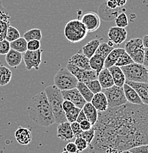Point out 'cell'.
I'll return each mask as SVG.
<instances>
[{
    "instance_id": "6da1fadb",
    "label": "cell",
    "mask_w": 148,
    "mask_h": 153,
    "mask_svg": "<svg viewBox=\"0 0 148 153\" xmlns=\"http://www.w3.org/2000/svg\"><path fill=\"white\" fill-rule=\"evenodd\" d=\"M87 153H120L148 144V105L126 104L98 113Z\"/></svg>"
},
{
    "instance_id": "7a4b0ae2",
    "label": "cell",
    "mask_w": 148,
    "mask_h": 153,
    "mask_svg": "<svg viewBox=\"0 0 148 153\" xmlns=\"http://www.w3.org/2000/svg\"><path fill=\"white\" fill-rule=\"evenodd\" d=\"M27 111L30 119L40 126L48 127L55 122L52 110L44 91L32 97Z\"/></svg>"
},
{
    "instance_id": "3957f363",
    "label": "cell",
    "mask_w": 148,
    "mask_h": 153,
    "mask_svg": "<svg viewBox=\"0 0 148 153\" xmlns=\"http://www.w3.org/2000/svg\"><path fill=\"white\" fill-rule=\"evenodd\" d=\"M47 95V100L52 110L55 121L57 124L67 122L63 110V102L64 101L62 91L55 85H49L44 91Z\"/></svg>"
},
{
    "instance_id": "277c9868",
    "label": "cell",
    "mask_w": 148,
    "mask_h": 153,
    "mask_svg": "<svg viewBox=\"0 0 148 153\" xmlns=\"http://www.w3.org/2000/svg\"><path fill=\"white\" fill-rule=\"evenodd\" d=\"M88 32L81 20L73 19L66 23L64 28V36L71 43H78L86 37Z\"/></svg>"
},
{
    "instance_id": "5b68a950",
    "label": "cell",
    "mask_w": 148,
    "mask_h": 153,
    "mask_svg": "<svg viewBox=\"0 0 148 153\" xmlns=\"http://www.w3.org/2000/svg\"><path fill=\"white\" fill-rule=\"evenodd\" d=\"M126 80L134 82H148L147 68L144 65L133 63L121 67Z\"/></svg>"
},
{
    "instance_id": "8992f818",
    "label": "cell",
    "mask_w": 148,
    "mask_h": 153,
    "mask_svg": "<svg viewBox=\"0 0 148 153\" xmlns=\"http://www.w3.org/2000/svg\"><path fill=\"white\" fill-rule=\"evenodd\" d=\"M54 82V85L63 91L75 88L78 83V80L67 68H62L55 74Z\"/></svg>"
},
{
    "instance_id": "52a82bcc",
    "label": "cell",
    "mask_w": 148,
    "mask_h": 153,
    "mask_svg": "<svg viewBox=\"0 0 148 153\" xmlns=\"http://www.w3.org/2000/svg\"><path fill=\"white\" fill-rule=\"evenodd\" d=\"M124 49L134 63L143 65L145 48L143 45L141 38H135L129 40L125 44Z\"/></svg>"
},
{
    "instance_id": "ba28073f",
    "label": "cell",
    "mask_w": 148,
    "mask_h": 153,
    "mask_svg": "<svg viewBox=\"0 0 148 153\" xmlns=\"http://www.w3.org/2000/svg\"><path fill=\"white\" fill-rule=\"evenodd\" d=\"M102 92L107 98L109 108H117L128 102L122 87L114 85L109 88L103 89Z\"/></svg>"
},
{
    "instance_id": "9c48e42d",
    "label": "cell",
    "mask_w": 148,
    "mask_h": 153,
    "mask_svg": "<svg viewBox=\"0 0 148 153\" xmlns=\"http://www.w3.org/2000/svg\"><path fill=\"white\" fill-rule=\"evenodd\" d=\"M66 68L73 74L78 82H86L89 81L94 80V79H97V74L95 71L91 69V70H85L80 68L78 67L74 66L70 63H67Z\"/></svg>"
},
{
    "instance_id": "30bf717a",
    "label": "cell",
    "mask_w": 148,
    "mask_h": 153,
    "mask_svg": "<svg viewBox=\"0 0 148 153\" xmlns=\"http://www.w3.org/2000/svg\"><path fill=\"white\" fill-rule=\"evenodd\" d=\"M42 52L43 51L41 49L37 51L27 50L24 53L23 60L28 71H31L33 68L36 69V71L39 70L40 65L41 63Z\"/></svg>"
},
{
    "instance_id": "8fae6325",
    "label": "cell",
    "mask_w": 148,
    "mask_h": 153,
    "mask_svg": "<svg viewBox=\"0 0 148 153\" xmlns=\"http://www.w3.org/2000/svg\"><path fill=\"white\" fill-rule=\"evenodd\" d=\"M81 22L86 27L88 33H93L100 27L101 19L97 13L89 11L83 16Z\"/></svg>"
},
{
    "instance_id": "7c38bea8",
    "label": "cell",
    "mask_w": 148,
    "mask_h": 153,
    "mask_svg": "<svg viewBox=\"0 0 148 153\" xmlns=\"http://www.w3.org/2000/svg\"><path fill=\"white\" fill-rule=\"evenodd\" d=\"M62 95H63L64 100H69L74 105V106L81 110L86 103V101L84 100L83 97L81 96L79 91L76 88L71 89V90L63 91Z\"/></svg>"
},
{
    "instance_id": "4fadbf2b",
    "label": "cell",
    "mask_w": 148,
    "mask_h": 153,
    "mask_svg": "<svg viewBox=\"0 0 148 153\" xmlns=\"http://www.w3.org/2000/svg\"><path fill=\"white\" fill-rule=\"evenodd\" d=\"M122 13V7L116 9H111L106 5V1H103L98 9V15L100 19L106 22H111L115 20L119 13Z\"/></svg>"
},
{
    "instance_id": "5bb4252c",
    "label": "cell",
    "mask_w": 148,
    "mask_h": 153,
    "mask_svg": "<svg viewBox=\"0 0 148 153\" xmlns=\"http://www.w3.org/2000/svg\"><path fill=\"white\" fill-rule=\"evenodd\" d=\"M127 36H128V32L125 28L118 27L117 26L110 28L108 33L109 41L116 45H120L124 41H125Z\"/></svg>"
},
{
    "instance_id": "9a60e30c",
    "label": "cell",
    "mask_w": 148,
    "mask_h": 153,
    "mask_svg": "<svg viewBox=\"0 0 148 153\" xmlns=\"http://www.w3.org/2000/svg\"><path fill=\"white\" fill-rule=\"evenodd\" d=\"M125 83L136 91L143 104L148 105V82H134L126 80Z\"/></svg>"
},
{
    "instance_id": "2e32d148",
    "label": "cell",
    "mask_w": 148,
    "mask_h": 153,
    "mask_svg": "<svg viewBox=\"0 0 148 153\" xmlns=\"http://www.w3.org/2000/svg\"><path fill=\"white\" fill-rule=\"evenodd\" d=\"M57 136L62 141H69L74 138V134L71 128V124L68 122H62L57 127Z\"/></svg>"
},
{
    "instance_id": "e0dca14e",
    "label": "cell",
    "mask_w": 148,
    "mask_h": 153,
    "mask_svg": "<svg viewBox=\"0 0 148 153\" xmlns=\"http://www.w3.org/2000/svg\"><path fill=\"white\" fill-rule=\"evenodd\" d=\"M68 63L74 65L82 69L91 70L90 66H89V59L80 52H77L70 57Z\"/></svg>"
},
{
    "instance_id": "ac0fdd59",
    "label": "cell",
    "mask_w": 148,
    "mask_h": 153,
    "mask_svg": "<svg viewBox=\"0 0 148 153\" xmlns=\"http://www.w3.org/2000/svg\"><path fill=\"white\" fill-rule=\"evenodd\" d=\"M91 103L96 108L98 113L105 112L109 108V103H108L107 98H106V95L103 92H100V93L94 95L93 98L91 101Z\"/></svg>"
},
{
    "instance_id": "d6986e66",
    "label": "cell",
    "mask_w": 148,
    "mask_h": 153,
    "mask_svg": "<svg viewBox=\"0 0 148 153\" xmlns=\"http://www.w3.org/2000/svg\"><path fill=\"white\" fill-rule=\"evenodd\" d=\"M14 135L17 142L22 145H28L33 138L30 130L25 127H19L15 131Z\"/></svg>"
},
{
    "instance_id": "ffe728a7",
    "label": "cell",
    "mask_w": 148,
    "mask_h": 153,
    "mask_svg": "<svg viewBox=\"0 0 148 153\" xmlns=\"http://www.w3.org/2000/svg\"><path fill=\"white\" fill-rule=\"evenodd\" d=\"M97 79L103 89L109 88L114 85L112 76H111V73L108 68H104L99 73Z\"/></svg>"
},
{
    "instance_id": "44dd1931",
    "label": "cell",
    "mask_w": 148,
    "mask_h": 153,
    "mask_svg": "<svg viewBox=\"0 0 148 153\" xmlns=\"http://www.w3.org/2000/svg\"><path fill=\"white\" fill-rule=\"evenodd\" d=\"M108 69L112 76L114 85H117L118 87H123V85L125 84L126 79H125V74L120 67L114 66Z\"/></svg>"
},
{
    "instance_id": "7402d4cb",
    "label": "cell",
    "mask_w": 148,
    "mask_h": 153,
    "mask_svg": "<svg viewBox=\"0 0 148 153\" xmlns=\"http://www.w3.org/2000/svg\"><path fill=\"white\" fill-rule=\"evenodd\" d=\"M122 88H123L124 93H125L128 102L133 105H143L142 101L140 99L139 96L138 95V94L136 93V91L133 88L130 87L126 83L123 85Z\"/></svg>"
},
{
    "instance_id": "603a6c76",
    "label": "cell",
    "mask_w": 148,
    "mask_h": 153,
    "mask_svg": "<svg viewBox=\"0 0 148 153\" xmlns=\"http://www.w3.org/2000/svg\"><path fill=\"white\" fill-rule=\"evenodd\" d=\"M22 60H23V55L12 49L5 55L6 63L13 68H16L19 66Z\"/></svg>"
},
{
    "instance_id": "cb8c5ba5",
    "label": "cell",
    "mask_w": 148,
    "mask_h": 153,
    "mask_svg": "<svg viewBox=\"0 0 148 153\" xmlns=\"http://www.w3.org/2000/svg\"><path fill=\"white\" fill-rule=\"evenodd\" d=\"M124 52H125V49H123V48H117V49H113L111 53L108 55L106 60H105L104 68H109L111 67L115 66L119 56Z\"/></svg>"
},
{
    "instance_id": "d4e9b609",
    "label": "cell",
    "mask_w": 148,
    "mask_h": 153,
    "mask_svg": "<svg viewBox=\"0 0 148 153\" xmlns=\"http://www.w3.org/2000/svg\"><path fill=\"white\" fill-rule=\"evenodd\" d=\"M82 110L86 116L87 120L92 125H94L98 119V111H97L96 108L91 102H86Z\"/></svg>"
},
{
    "instance_id": "484cf974",
    "label": "cell",
    "mask_w": 148,
    "mask_h": 153,
    "mask_svg": "<svg viewBox=\"0 0 148 153\" xmlns=\"http://www.w3.org/2000/svg\"><path fill=\"white\" fill-rule=\"evenodd\" d=\"M100 42L98 39H93L91 41H89L86 45L83 46L82 49V53L85 55L86 57L90 59L93 56L96 51L97 50L99 46H100Z\"/></svg>"
},
{
    "instance_id": "4316f807",
    "label": "cell",
    "mask_w": 148,
    "mask_h": 153,
    "mask_svg": "<svg viewBox=\"0 0 148 153\" xmlns=\"http://www.w3.org/2000/svg\"><path fill=\"white\" fill-rule=\"evenodd\" d=\"M104 63L105 59L97 54H94L89 59V66H90L91 69L96 71L97 75L104 68Z\"/></svg>"
},
{
    "instance_id": "83f0119b",
    "label": "cell",
    "mask_w": 148,
    "mask_h": 153,
    "mask_svg": "<svg viewBox=\"0 0 148 153\" xmlns=\"http://www.w3.org/2000/svg\"><path fill=\"white\" fill-rule=\"evenodd\" d=\"M12 78V71L4 65H0V86L7 85Z\"/></svg>"
},
{
    "instance_id": "f1b7e54d",
    "label": "cell",
    "mask_w": 148,
    "mask_h": 153,
    "mask_svg": "<svg viewBox=\"0 0 148 153\" xmlns=\"http://www.w3.org/2000/svg\"><path fill=\"white\" fill-rule=\"evenodd\" d=\"M76 88L79 91L80 94L83 97L84 100L86 101V102H91L94 94L89 90V88L84 82H78L77 86H76Z\"/></svg>"
},
{
    "instance_id": "f546056e",
    "label": "cell",
    "mask_w": 148,
    "mask_h": 153,
    "mask_svg": "<svg viewBox=\"0 0 148 153\" xmlns=\"http://www.w3.org/2000/svg\"><path fill=\"white\" fill-rule=\"evenodd\" d=\"M10 48L22 54L25 53L28 50V41L24 38L21 37L10 43Z\"/></svg>"
},
{
    "instance_id": "4dcf8cb0",
    "label": "cell",
    "mask_w": 148,
    "mask_h": 153,
    "mask_svg": "<svg viewBox=\"0 0 148 153\" xmlns=\"http://www.w3.org/2000/svg\"><path fill=\"white\" fill-rule=\"evenodd\" d=\"M24 38L27 41H33V40H37V41H41L42 38V33L40 29H31L25 33L24 34Z\"/></svg>"
},
{
    "instance_id": "1f68e13d",
    "label": "cell",
    "mask_w": 148,
    "mask_h": 153,
    "mask_svg": "<svg viewBox=\"0 0 148 153\" xmlns=\"http://www.w3.org/2000/svg\"><path fill=\"white\" fill-rule=\"evenodd\" d=\"M114 49V47L110 45L109 43H102L99 46L97 50L96 51V53L95 54L100 55V56H101L103 58L106 60L108 55L111 53V51Z\"/></svg>"
},
{
    "instance_id": "d6a6232c",
    "label": "cell",
    "mask_w": 148,
    "mask_h": 153,
    "mask_svg": "<svg viewBox=\"0 0 148 153\" xmlns=\"http://www.w3.org/2000/svg\"><path fill=\"white\" fill-rule=\"evenodd\" d=\"M134 62L133 61V60L131 59V57H130V55L127 53L126 52H123L122 55H120L119 57V59L117 60V63H116L115 66H118V67H123V66H126L128 65L131 64V63H133Z\"/></svg>"
},
{
    "instance_id": "836d02e7",
    "label": "cell",
    "mask_w": 148,
    "mask_h": 153,
    "mask_svg": "<svg viewBox=\"0 0 148 153\" xmlns=\"http://www.w3.org/2000/svg\"><path fill=\"white\" fill-rule=\"evenodd\" d=\"M19 38H21L19 31L16 27L10 25V26L8 27V28H7L5 39L7 40V41L11 43L13 42V41H16V40L19 39Z\"/></svg>"
},
{
    "instance_id": "e575fe53",
    "label": "cell",
    "mask_w": 148,
    "mask_h": 153,
    "mask_svg": "<svg viewBox=\"0 0 148 153\" xmlns=\"http://www.w3.org/2000/svg\"><path fill=\"white\" fill-rule=\"evenodd\" d=\"M81 109L77 108V107H74L72 109H71L70 111L66 112L65 114V116H66V121L70 124L73 123V122H76L77 119V116L80 112Z\"/></svg>"
},
{
    "instance_id": "d590c367",
    "label": "cell",
    "mask_w": 148,
    "mask_h": 153,
    "mask_svg": "<svg viewBox=\"0 0 148 153\" xmlns=\"http://www.w3.org/2000/svg\"><path fill=\"white\" fill-rule=\"evenodd\" d=\"M85 84L94 94H96L102 92V91H103V88H102L98 79H94V80L89 81V82H85Z\"/></svg>"
},
{
    "instance_id": "8d00e7d4",
    "label": "cell",
    "mask_w": 148,
    "mask_h": 153,
    "mask_svg": "<svg viewBox=\"0 0 148 153\" xmlns=\"http://www.w3.org/2000/svg\"><path fill=\"white\" fill-rule=\"evenodd\" d=\"M115 23L117 27L121 28H125L128 25V16L125 14V13L122 12L119 13L118 16L115 19Z\"/></svg>"
},
{
    "instance_id": "74e56055",
    "label": "cell",
    "mask_w": 148,
    "mask_h": 153,
    "mask_svg": "<svg viewBox=\"0 0 148 153\" xmlns=\"http://www.w3.org/2000/svg\"><path fill=\"white\" fill-rule=\"evenodd\" d=\"M95 135V131L94 127H92L90 130H86V131H83L82 135H81V138H83V139H85L86 141V142L89 143V145L91 143V141H93Z\"/></svg>"
},
{
    "instance_id": "f35d334b",
    "label": "cell",
    "mask_w": 148,
    "mask_h": 153,
    "mask_svg": "<svg viewBox=\"0 0 148 153\" xmlns=\"http://www.w3.org/2000/svg\"><path fill=\"white\" fill-rule=\"evenodd\" d=\"M74 143L77 146V149H78L80 152H82L83 151L87 149L89 146V143L86 142L85 139H83L81 137H78V138H76L75 141H74Z\"/></svg>"
},
{
    "instance_id": "ab89813d",
    "label": "cell",
    "mask_w": 148,
    "mask_h": 153,
    "mask_svg": "<svg viewBox=\"0 0 148 153\" xmlns=\"http://www.w3.org/2000/svg\"><path fill=\"white\" fill-rule=\"evenodd\" d=\"M11 49L10 43L4 39L0 41V55H6Z\"/></svg>"
},
{
    "instance_id": "60d3db41",
    "label": "cell",
    "mask_w": 148,
    "mask_h": 153,
    "mask_svg": "<svg viewBox=\"0 0 148 153\" xmlns=\"http://www.w3.org/2000/svg\"><path fill=\"white\" fill-rule=\"evenodd\" d=\"M10 18V16L8 15L7 10H6V9L3 6L2 2L0 1V21L9 23Z\"/></svg>"
},
{
    "instance_id": "b9f144b4",
    "label": "cell",
    "mask_w": 148,
    "mask_h": 153,
    "mask_svg": "<svg viewBox=\"0 0 148 153\" xmlns=\"http://www.w3.org/2000/svg\"><path fill=\"white\" fill-rule=\"evenodd\" d=\"M9 26H10L9 23L0 21V41L5 39L7 30Z\"/></svg>"
},
{
    "instance_id": "7bdbcfd3",
    "label": "cell",
    "mask_w": 148,
    "mask_h": 153,
    "mask_svg": "<svg viewBox=\"0 0 148 153\" xmlns=\"http://www.w3.org/2000/svg\"><path fill=\"white\" fill-rule=\"evenodd\" d=\"M71 128L72 130L73 134H74V138H78V137H81L82 135L83 130H81L80 124L77 123V122H74L71 124Z\"/></svg>"
},
{
    "instance_id": "ee69618b",
    "label": "cell",
    "mask_w": 148,
    "mask_h": 153,
    "mask_svg": "<svg viewBox=\"0 0 148 153\" xmlns=\"http://www.w3.org/2000/svg\"><path fill=\"white\" fill-rule=\"evenodd\" d=\"M41 47V42L37 40L28 41V50L29 51H37L39 50Z\"/></svg>"
},
{
    "instance_id": "f6af8a7d",
    "label": "cell",
    "mask_w": 148,
    "mask_h": 153,
    "mask_svg": "<svg viewBox=\"0 0 148 153\" xmlns=\"http://www.w3.org/2000/svg\"><path fill=\"white\" fill-rule=\"evenodd\" d=\"M132 153H148V144L136 146L129 149Z\"/></svg>"
},
{
    "instance_id": "bcb514c9",
    "label": "cell",
    "mask_w": 148,
    "mask_h": 153,
    "mask_svg": "<svg viewBox=\"0 0 148 153\" xmlns=\"http://www.w3.org/2000/svg\"><path fill=\"white\" fill-rule=\"evenodd\" d=\"M64 150L69 153H79V150L74 142H69L66 145Z\"/></svg>"
},
{
    "instance_id": "7dc6e473",
    "label": "cell",
    "mask_w": 148,
    "mask_h": 153,
    "mask_svg": "<svg viewBox=\"0 0 148 153\" xmlns=\"http://www.w3.org/2000/svg\"><path fill=\"white\" fill-rule=\"evenodd\" d=\"M74 106V105L71 102L69 101V100H64L63 102V110L64 111V113L66 114V112L70 111L71 109H72Z\"/></svg>"
},
{
    "instance_id": "c3c4849f",
    "label": "cell",
    "mask_w": 148,
    "mask_h": 153,
    "mask_svg": "<svg viewBox=\"0 0 148 153\" xmlns=\"http://www.w3.org/2000/svg\"><path fill=\"white\" fill-rule=\"evenodd\" d=\"M80 128L83 131H86V130H90L93 125L89 122L88 120H85V121H83L80 123Z\"/></svg>"
},
{
    "instance_id": "681fc988",
    "label": "cell",
    "mask_w": 148,
    "mask_h": 153,
    "mask_svg": "<svg viewBox=\"0 0 148 153\" xmlns=\"http://www.w3.org/2000/svg\"><path fill=\"white\" fill-rule=\"evenodd\" d=\"M111 1L114 3L117 8H119V7H123L127 3L128 0H111Z\"/></svg>"
},
{
    "instance_id": "f907efd6",
    "label": "cell",
    "mask_w": 148,
    "mask_h": 153,
    "mask_svg": "<svg viewBox=\"0 0 148 153\" xmlns=\"http://www.w3.org/2000/svg\"><path fill=\"white\" fill-rule=\"evenodd\" d=\"M85 120H87L86 116L85 114H84L83 111V110H81L80 112V114L78 115V116H77V120H76V122H77V123L80 124L81 122H83V121H85Z\"/></svg>"
},
{
    "instance_id": "816d5d0a",
    "label": "cell",
    "mask_w": 148,
    "mask_h": 153,
    "mask_svg": "<svg viewBox=\"0 0 148 153\" xmlns=\"http://www.w3.org/2000/svg\"><path fill=\"white\" fill-rule=\"evenodd\" d=\"M143 65H144L146 68L148 67V49H145V50H144V57Z\"/></svg>"
},
{
    "instance_id": "f5cc1de1",
    "label": "cell",
    "mask_w": 148,
    "mask_h": 153,
    "mask_svg": "<svg viewBox=\"0 0 148 153\" xmlns=\"http://www.w3.org/2000/svg\"><path fill=\"white\" fill-rule=\"evenodd\" d=\"M143 45L145 49H148V35H145L142 38Z\"/></svg>"
},
{
    "instance_id": "db71d44e",
    "label": "cell",
    "mask_w": 148,
    "mask_h": 153,
    "mask_svg": "<svg viewBox=\"0 0 148 153\" xmlns=\"http://www.w3.org/2000/svg\"><path fill=\"white\" fill-rule=\"evenodd\" d=\"M120 153H132L131 152H130L129 150H126V151H123V152H120Z\"/></svg>"
},
{
    "instance_id": "11a10c76",
    "label": "cell",
    "mask_w": 148,
    "mask_h": 153,
    "mask_svg": "<svg viewBox=\"0 0 148 153\" xmlns=\"http://www.w3.org/2000/svg\"><path fill=\"white\" fill-rule=\"evenodd\" d=\"M61 153H69V152H66V151L63 150V152H61Z\"/></svg>"
},
{
    "instance_id": "9f6ffc18",
    "label": "cell",
    "mask_w": 148,
    "mask_h": 153,
    "mask_svg": "<svg viewBox=\"0 0 148 153\" xmlns=\"http://www.w3.org/2000/svg\"><path fill=\"white\" fill-rule=\"evenodd\" d=\"M147 71H148V67H147Z\"/></svg>"
},
{
    "instance_id": "6f0895ef",
    "label": "cell",
    "mask_w": 148,
    "mask_h": 153,
    "mask_svg": "<svg viewBox=\"0 0 148 153\" xmlns=\"http://www.w3.org/2000/svg\"><path fill=\"white\" fill-rule=\"evenodd\" d=\"M79 153H81V152H79Z\"/></svg>"
}]
</instances>
